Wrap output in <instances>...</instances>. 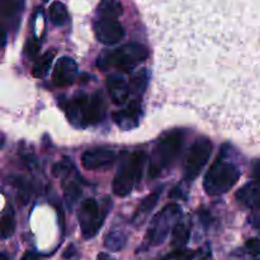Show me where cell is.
<instances>
[{
  "label": "cell",
  "mask_w": 260,
  "mask_h": 260,
  "mask_svg": "<svg viewBox=\"0 0 260 260\" xmlns=\"http://www.w3.org/2000/svg\"><path fill=\"white\" fill-rule=\"evenodd\" d=\"M0 260H9V256H8L5 253H2V255H0Z\"/></svg>",
  "instance_id": "1f68e13d"
},
{
  "label": "cell",
  "mask_w": 260,
  "mask_h": 260,
  "mask_svg": "<svg viewBox=\"0 0 260 260\" xmlns=\"http://www.w3.org/2000/svg\"><path fill=\"white\" fill-rule=\"evenodd\" d=\"M142 111L141 106H140V101L134 99L129 102L124 108L121 111L114 112L113 113V121L117 126L123 131H128V129L135 128L139 126V122L141 119Z\"/></svg>",
  "instance_id": "7c38bea8"
},
{
  "label": "cell",
  "mask_w": 260,
  "mask_h": 260,
  "mask_svg": "<svg viewBox=\"0 0 260 260\" xmlns=\"http://www.w3.org/2000/svg\"><path fill=\"white\" fill-rule=\"evenodd\" d=\"M94 33L96 40L107 46L118 43L124 37V29L117 19H104L99 18L94 23Z\"/></svg>",
  "instance_id": "ba28073f"
},
{
  "label": "cell",
  "mask_w": 260,
  "mask_h": 260,
  "mask_svg": "<svg viewBox=\"0 0 260 260\" xmlns=\"http://www.w3.org/2000/svg\"><path fill=\"white\" fill-rule=\"evenodd\" d=\"M15 230V218L12 208L7 210L2 217V238L8 239L13 235Z\"/></svg>",
  "instance_id": "cb8c5ba5"
},
{
  "label": "cell",
  "mask_w": 260,
  "mask_h": 260,
  "mask_svg": "<svg viewBox=\"0 0 260 260\" xmlns=\"http://www.w3.org/2000/svg\"><path fill=\"white\" fill-rule=\"evenodd\" d=\"M172 233V245L174 246L177 250H180V249L184 248L190 238L189 229L185 225H183V223H178V225L173 229Z\"/></svg>",
  "instance_id": "44dd1931"
},
{
  "label": "cell",
  "mask_w": 260,
  "mask_h": 260,
  "mask_svg": "<svg viewBox=\"0 0 260 260\" xmlns=\"http://www.w3.org/2000/svg\"><path fill=\"white\" fill-rule=\"evenodd\" d=\"M68 9L60 2H53L50 7V19L51 23L56 27H61L68 22Z\"/></svg>",
  "instance_id": "7402d4cb"
},
{
  "label": "cell",
  "mask_w": 260,
  "mask_h": 260,
  "mask_svg": "<svg viewBox=\"0 0 260 260\" xmlns=\"http://www.w3.org/2000/svg\"><path fill=\"white\" fill-rule=\"evenodd\" d=\"M55 55L56 52L53 50H48L43 55H41V57H38L33 65L32 75L37 79L45 78L50 71L53 60H55Z\"/></svg>",
  "instance_id": "ac0fdd59"
},
{
  "label": "cell",
  "mask_w": 260,
  "mask_h": 260,
  "mask_svg": "<svg viewBox=\"0 0 260 260\" xmlns=\"http://www.w3.org/2000/svg\"><path fill=\"white\" fill-rule=\"evenodd\" d=\"M106 212L101 210L94 198H88L81 202L78 211V220L84 239H91L99 233L104 223Z\"/></svg>",
  "instance_id": "52a82bcc"
},
{
  "label": "cell",
  "mask_w": 260,
  "mask_h": 260,
  "mask_svg": "<svg viewBox=\"0 0 260 260\" xmlns=\"http://www.w3.org/2000/svg\"><path fill=\"white\" fill-rule=\"evenodd\" d=\"M71 169H74V164L71 162V160L69 157H63L57 164L53 165L52 173L56 178H60V179L63 180L70 175Z\"/></svg>",
  "instance_id": "484cf974"
},
{
  "label": "cell",
  "mask_w": 260,
  "mask_h": 260,
  "mask_svg": "<svg viewBox=\"0 0 260 260\" xmlns=\"http://www.w3.org/2000/svg\"><path fill=\"white\" fill-rule=\"evenodd\" d=\"M196 256V251L185 250V249H180V250H175L173 253L168 254L164 258L160 260H193Z\"/></svg>",
  "instance_id": "83f0119b"
},
{
  "label": "cell",
  "mask_w": 260,
  "mask_h": 260,
  "mask_svg": "<svg viewBox=\"0 0 260 260\" xmlns=\"http://www.w3.org/2000/svg\"><path fill=\"white\" fill-rule=\"evenodd\" d=\"M76 256V249L74 245H70L65 251H63V258L65 259H71Z\"/></svg>",
  "instance_id": "f546056e"
},
{
  "label": "cell",
  "mask_w": 260,
  "mask_h": 260,
  "mask_svg": "<svg viewBox=\"0 0 260 260\" xmlns=\"http://www.w3.org/2000/svg\"><path fill=\"white\" fill-rule=\"evenodd\" d=\"M96 260H114L113 258H112L111 255H109V254H107V253H101L98 255V259Z\"/></svg>",
  "instance_id": "4dcf8cb0"
},
{
  "label": "cell",
  "mask_w": 260,
  "mask_h": 260,
  "mask_svg": "<svg viewBox=\"0 0 260 260\" xmlns=\"http://www.w3.org/2000/svg\"><path fill=\"white\" fill-rule=\"evenodd\" d=\"M161 192H162V187L157 188L156 190L150 193L147 197H145L144 200L140 202L139 207L136 208L134 216H132V223H134L135 226L144 225V222L147 220L150 213H151L152 211H154V208L156 207L160 196H161Z\"/></svg>",
  "instance_id": "9a60e30c"
},
{
  "label": "cell",
  "mask_w": 260,
  "mask_h": 260,
  "mask_svg": "<svg viewBox=\"0 0 260 260\" xmlns=\"http://www.w3.org/2000/svg\"><path fill=\"white\" fill-rule=\"evenodd\" d=\"M116 159L117 154L114 150L109 147H94L81 155V164L86 170H98L112 165Z\"/></svg>",
  "instance_id": "9c48e42d"
},
{
  "label": "cell",
  "mask_w": 260,
  "mask_h": 260,
  "mask_svg": "<svg viewBox=\"0 0 260 260\" xmlns=\"http://www.w3.org/2000/svg\"><path fill=\"white\" fill-rule=\"evenodd\" d=\"M106 113V106H104L103 95L99 91H95L93 95H90L88 107V116H86V123L96 124L103 119Z\"/></svg>",
  "instance_id": "e0dca14e"
},
{
  "label": "cell",
  "mask_w": 260,
  "mask_h": 260,
  "mask_svg": "<svg viewBox=\"0 0 260 260\" xmlns=\"http://www.w3.org/2000/svg\"><path fill=\"white\" fill-rule=\"evenodd\" d=\"M149 56V50L140 43H126L121 47L109 52H104L96 61V66L102 70L111 68L129 71L139 63L145 61Z\"/></svg>",
  "instance_id": "3957f363"
},
{
  "label": "cell",
  "mask_w": 260,
  "mask_h": 260,
  "mask_svg": "<svg viewBox=\"0 0 260 260\" xmlns=\"http://www.w3.org/2000/svg\"><path fill=\"white\" fill-rule=\"evenodd\" d=\"M236 200L244 207L260 210V182H250L236 193Z\"/></svg>",
  "instance_id": "2e32d148"
},
{
  "label": "cell",
  "mask_w": 260,
  "mask_h": 260,
  "mask_svg": "<svg viewBox=\"0 0 260 260\" xmlns=\"http://www.w3.org/2000/svg\"><path fill=\"white\" fill-rule=\"evenodd\" d=\"M81 193L83 192H81L80 185L75 180H71V182H69L68 185H65V188H63V197H65L66 205H68L69 208H73L78 203V201L81 197Z\"/></svg>",
  "instance_id": "603a6c76"
},
{
  "label": "cell",
  "mask_w": 260,
  "mask_h": 260,
  "mask_svg": "<svg viewBox=\"0 0 260 260\" xmlns=\"http://www.w3.org/2000/svg\"><path fill=\"white\" fill-rule=\"evenodd\" d=\"M239 179L240 170L238 167L218 157L206 173L203 188L208 196H221L233 189Z\"/></svg>",
  "instance_id": "7a4b0ae2"
},
{
  "label": "cell",
  "mask_w": 260,
  "mask_h": 260,
  "mask_svg": "<svg viewBox=\"0 0 260 260\" xmlns=\"http://www.w3.org/2000/svg\"><path fill=\"white\" fill-rule=\"evenodd\" d=\"M212 142L206 137H200L192 145L187 155V159H185L184 174H183L185 182H192L201 174L212 155Z\"/></svg>",
  "instance_id": "8992f818"
},
{
  "label": "cell",
  "mask_w": 260,
  "mask_h": 260,
  "mask_svg": "<svg viewBox=\"0 0 260 260\" xmlns=\"http://www.w3.org/2000/svg\"><path fill=\"white\" fill-rule=\"evenodd\" d=\"M78 75V63L71 57H61L52 71V81L58 88H65L75 81Z\"/></svg>",
  "instance_id": "8fae6325"
},
{
  "label": "cell",
  "mask_w": 260,
  "mask_h": 260,
  "mask_svg": "<svg viewBox=\"0 0 260 260\" xmlns=\"http://www.w3.org/2000/svg\"><path fill=\"white\" fill-rule=\"evenodd\" d=\"M41 46H42V43H41V41L38 40L37 37H32L29 38V40L25 42V46H24V55L27 56L28 58H35L36 56L38 55V52H40L41 50Z\"/></svg>",
  "instance_id": "4316f807"
},
{
  "label": "cell",
  "mask_w": 260,
  "mask_h": 260,
  "mask_svg": "<svg viewBox=\"0 0 260 260\" xmlns=\"http://www.w3.org/2000/svg\"><path fill=\"white\" fill-rule=\"evenodd\" d=\"M256 260H260V259H256Z\"/></svg>",
  "instance_id": "836d02e7"
},
{
  "label": "cell",
  "mask_w": 260,
  "mask_h": 260,
  "mask_svg": "<svg viewBox=\"0 0 260 260\" xmlns=\"http://www.w3.org/2000/svg\"><path fill=\"white\" fill-rule=\"evenodd\" d=\"M43 2H48V0H43Z\"/></svg>",
  "instance_id": "d6a6232c"
},
{
  "label": "cell",
  "mask_w": 260,
  "mask_h": 260,
  "mask_svg": "<svg viewBox=\"0 0 260 260\" xmlns=\"http://www.w3.org/2000/svg\"><path fill=\"white\" fill-rule=\"evenodd\" d=\"M145 161L146 154L141 150L134 152H122L121 161L113 179L114 194L118 197H126L135 189L142 177Z\"/></svg>",
  "instance_id": "6da1fadb"
},
{
  "label": "cell",
  "mask_w": 260,
  "mask_h": 260,
  "mask_svg": "<svg viewBox=\"0 0 260 260\" xmlns=\"http://www.w3.org/2000/svg\"><path fill=\"white\" fill-rule=\"evenodd\" d=\"M183 134L180 131H173L162 136L157 141L152 152L150 162V177L156 178L164 169L169 168L180 154L183 146Z\"/></svg>",
  "instance_id": "277c9868"
},
{
  "label": "cell",
  "mask_w": 260,
  "mask_h": 260,
  "mask_svg": "<svg viewBox=\"0 0 260 260\" xmlns=\"http://www.w3.org/2000/svg\"><path fill=\"white\" fill-rule=\"evenodd\" d=\"M122 13L123 8L118 0H102L98 7L99 18L104 19H117Z\"/></svg>",
  "instance_id": "d6986e66"
},
{
  "label": "cell",
  "mask_w": 260,
  "mask_h": 260,
  "mask_svg": "<svg viewBox=\"0 0 260 260\" xmlns=\"http://www.w3.org/2000/svg\"><path fill=\"white\" fill-rule=\"evenodd\" d=\"M127 235L122 230H111L104 239V245L111 251H119L124 248Z\"/></svg>",
  "instance_id": "ffe728a7"
},
{
  "label": "cell",
  "mask_w": 260,
  "mask_h": 260,
  "mask_svg": "<svg viewBox=\"0 0 260 260\" xmlns=\"http://www.w3.org/2000/svg\"><path fill=\"white\" fill-rule=\"evenodd\" d=\"M90 96L86 94H79L75 98L71 99L65 106L66 116H68L70 123L78 128H85L88 127L86 123V116H88V107Z\"/></svg>",
  "instance_id": "30bf717a"
},
{
  "label": "cell",
  "mask_w": 260,
  "mask_h": 260,
  "mask_svg": "<svg viewBox=\"0 0 260 260\" xmlns=\"http://www.w3.org/2000/svg\"><path fill=\"white\" fill-rule=\"evenodd\" d=\"M3 30H17L24 9V0H0Z\"/></svg>",
  "instance_id": "4fadbf2b"
},
{
  "label": "cell",
  "mask_w": 260,
  "mask_h": 260,
  "mask_svg": "<svg viewBox=\"0 0 260 260\" xmlns=\"http://www.w3.org/2000/svg\"><path fill=\"white\" fill-rule=\"evenodd\" d=\"M245 248H246V250L249 251V254H251V255H254V256L260 255V240L259 239H255V238L249 239L245 244Z\"/></svg>",
  "instance_id": "f1b7e54d"
},
{
  "label": "cell",
  "mask_w": 260,
  "mask_h": 260,
  "mask_svg": "<svg viewBox=\"0 0 260 260\" xmlns=\"http://www.w3.org/2000/svg\"><path fill=\"white\" fill-rule=\"evenodd\" d=\"M182 210L175 203H169L160 212L152 217L146 234V243L149 245L157 246L165 241L170 231L178 225Z\"/></svg>",
  "instance_id": "5b68a950"
},
{
  "label": "cell",
  "mask_w": 260,
  "mask_h": 260,
  "mask_svg": "<svg viewBox=\"0 0 260 260\" xmlns=\"http://www.w3.org/2000/svg\"><path fill=\"white\" fill-rule=\"evenodd\" d=\"M147 81H149V74L146 70H141L134 76L132 79L131 85V93L132 94H142L144 93L145 88L147 85Z\"/></svg>",
  "instance_id": "d4e9b609"
},
{
  "label": "cell",
  "mask_w": 260,
  "mask_h": 260,
  "mask_svg": "<svg viewBox=\"0 0 260 260\" xmlns=\"http://www.w3.org/2000/svg\"><path fill=\"white\" fill-rule=\"evenodd\" d=\"M107 89L109 96L116 104H124L131 94V85L119 75H111L107 78Z\"/></svg>",
  "instance_id": "5bb4252c"
}]
</instances>
